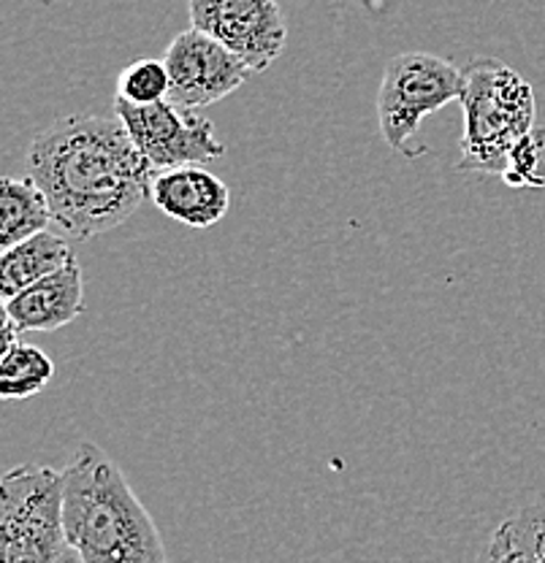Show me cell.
Listing matches in <instances>:
<instances>
[{
	"label": "cell",
	"mask_w": 545,
	"mask_h": 563,
	"mask_svg": "<svg viewBox=\"0 0 545 563\" xmlns=\"http://www.w3.org/2000/svg\"><path fill=\"white\" fill-rule=\"evenodd\" d=\"M28 179L41 187L61 236L96 239L150 198L152 166L117 117L74 114L33 139Z\"/></svg>",
	"instance_id": "6da1fadb"
},
{
	"label": "cell",
	"mask_w": 545,
	"mask_h": 563,
	"mask_svg": "<svg viewBox=\"0 0 545 563\" xmlns=\"http://www.w3.org/2000/svg\"><path fill=\"white\" fill-rule=\"evenodd\" d=\"M63 533L81 563H168L157 523L96 442L63 468Z\"/></svg>",
	"instance_id": "7a4b0ae2"
},
{
	"label": "cell",
	"mask_w": 545,
	"mask_h": 563,
	"mask_svg": "<svg viewBox=\"0 0 545 563\" xmlns=\"http://www.w3.org/2000/svg\"><path fill=\"white\" fill-rule=\"evenodd\" d=\"M465 133L459 172L502 176L521 139L535 131V92L513 68L494 57H478L465 68Z\"/></svg>",
	"instance_id": "3957f363"
},
{
	"label": "cell",
	"mask_w": 545,
	"mask_h": 563,
	"mask_svg": "<svg viewBox=\"0 0 545 563\" xmlns=\"http://www.w3.org/2000/svg\"><path fill=\"white\" fill-rule=\"evenodd\" d=\"M0 563H81L63 533V472L22 463L6 474Z\"/></svg>",
	"instance_id": "277c9868"
},
{
	"label": "cell",
	"mask_w": 545,
	"mask_h": 563,
	"mask_svg": "<svg viewBox=\"0 0 545 563\" xmlns=\"http://www.w3.org/2000/svg\"><path fill=\"white\" fill-rule=\"evenodd\" d=\"M465 70L429 52H402L385 63L378 90L380 136L389 150L413 157L407 141L418 133L424 117L461 101Z\"/></svg>",
	"instance_id": "5b68a950"
},
{
	"label": "cell",
	"mask_w": 545,
	"mask_h": 563,
	"mask_svg": "<svg viewBox=\"0 0 545 563\" xmlns=\"http://www.w3.org/2000/svg\"><path fill=\"white\" fill-rule=\"evenodd\" d=\"M115 117L126 125L128 136L155 174L185 166H207L226 155V144L215 133L212 120L198 111H185L168 101L131 106L115 98Z\"/></svg>",
	"instance_id": "8992f818"
},
{
	"label": "cell",
	"mask_w": 545,
	"mask_h": 563,
	"mask_svg": "<svg viewBox=\"0 0 545 563\" xmlns=\"http://www.w3.org/2000/svg\"><path fill=\"white\" fill-rule=\"evenodd\" d=\"M196 31L212 35L253 74H263L285 49L288 22L277 0H187Z\"/></svg>",
	"instance_id": "52a82bcc"
},
{
	"label": "cell",
	"mask_w": 545,
	"mask_h": 563,
	"mask_svg": "<svg viewBox=\"0 0 545 563\" xmlns=\"http://www.w3.org/2000/svg\"><path fill=\"white\" fill-rule=\"evenodd\" d=\"M163 63L172 76L168 103L185 111L207 109V106L222 101L226 96L237 92L253 74L233 52H228L212 35L196 31V27L179 33L168 44Z\"/></svg>",
	"instance_id": "ba28073f"
},
{
	"label": "cell",
	"mask_w": 545,
	"mask_h": 563,
	"mask_svg": "<svg viewBox=\"0 0 545 563\" xmlns=\"http://www.w3.org/2000/svg\"><path fill=\"white\" fill-rule=\"evenodd\" d=\"M150 198L172 220L204 231L226 220L231 190L204 166H185L152 176Z\"/></svg>",
	"instance_id": "9c48e42d"
},
{
	"label": "cell",
	"mask_w": 545,
	"mask_h": 563,
	"mask_svg": "<svg viewBox=\"0 0 545 563\" xmlns=\"http://www.w3.org/2000/svg\"><path fill=\"white\" fill-rule=\"evenodd\" d=\"M3 314L20 333L57 331L85 314V277L76 257L52 277L3 301Z\"/></svg>",
	"instance_id": "30bf717a"
},
{
	"label": "cell",
	"mask_w": 545,
	"mask_h": 563,
	"mask_svg": "<svg viewBox=\"0 0 545 563\" xmlns=\"http://www.w3.org/2000/svg\"><path fill=\"white\" fill-rule=\"evenodd\" d=\"M72 261V246L57 231H44L11 250H3L0 255V296L3 301H9L36 282L61 272Z\"/></svg>",
	"instance_id": "8fae6325"
},
{
	"label": "cell",
	"mask_w": 545,
	"mask_h": 563,
	"mask_svg": "<svg viewBox=\"0 0 545 563\" xmlns=\"http://www.w3.org/2000/svg\"><path fill=\"white\" fill-rule=\"evenodd\" d=\"M0 250L28 242L39 233L50 231L52 207L41 187L33 179H11L3 176L0 181Z\"/></svg>",
	"instance_id": "7c38bea8"
},
{
	"label": "cell",
	"mask_w": 545,
	"mask_h": 563,
	"mask_svg": "<svg viewBox=\"0 0 545 563\" xmlns=\"http://www.w3.org/2000/svg\"><path fill=\"white\" fill-rule=\"evenodd\" d=\"M55 377V363L36 344L17 342L0 357V396L6 401L31 398L44 390Z\"/></svg>",
	"instance_id": "4fadbf2b"
},
{
	"label": "cell",
	"mask_w": 545,
	"mask_h": 563,
	"mask_svg": "<svg viewBox=\"0 0 545 563\" xmlns=\"http://www.w3.org/2000/svg\"><path fill=\"white\" fill-rule=\"evenodd\" d=\"M168 90H172V76L163 60H144L128 63L117 76V96L120 101L131 106H152L168 101Z\"/></svg>",
	"instance_id": "5bb4252c"
},
{
	"label": "cell",
	"mask_w": 545,
	"mask_h": 563,
	"mask_svg": "<svg viewBox=\"0 0 545 563\" xmlns=\"http://www.w3.org/2000/svg\"><path fill=\"white\" fill-rule=\"evenodd\" d=\"M502 179L510 187H532V190L545 187V128H535L513 146Z\"/></svg>",
	"instance_id": "9a60e30c"
},
{
	"label": "cell",
	"mask_w": 545,
	"mask_h": 563,
	"mask_svg": "<svg viewBox=\"0 0 545 563\" xmlns=\"http://www.w3.org/2000/svg\"><path fill=\"white\" fill-rule=\"evenodd\" d=\"M478 563H535V561H532L530 553L515 542L513 533L500 523V528H497V531L491 533L489 542H486L483 553L478 555Z\"/></svg>",
	"instance_id": "2e32d148"
},
{
	"label": "cell",
	"mask_w": 545,
	"mask_h": 563,
	"mask_svg": "<svg viewBox=\"0 0 545 563\" xmlns=\"http://www.w3.org/2000/svg\"><path fill=\"white\" fill-rule=\"evenodd\" d=\"M363 3H367V5H372V9H374V5H378L380 0H363Z\"/></svg>",
	"instance_id": "e0dca14e"
}]
</instances>
